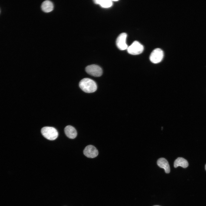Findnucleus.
Segmentation results:
<instances>
[{
    "label": "nucleus",
    "mask_w": 206,
    "mask_h": 206,
    "mask_svg": "<svg viewBox=\"0 0 206 206\" xmlns=\"http://www.w3.org/2000/svg\"><path fill=\"white\" fill-rule=\"evenodd\" d=\"M79 86L84 92L87 93L94 92L97 89L96 83L93 80L88 78L82 80L79 83Z\"/></svg>",
    "instance_id": "obj_1"
},
{
    "label": "nucleus",
    "mask_w": 206,
    "mask_h": 206,
    "mask_svg": "<svg viewBox=\"0 0 206 206\" xmlns=\"http://www.w3.org/2000/svg\"><path fill=\"white\" fill-rule=\"evenodd\" d=\"M41 132L44 137L49 140H55L58 136V133L57 130L52 127H43L41 129Z\"/></svg>",
    "instance_id": "obj_2"
},
{
    "label": "nucleus",
    "mask_w": 206,
    "mask_h": 206,
    "mask_svg": "<svg viewBox=\"0 0 206 206\" xmlns=\"http://www.w3.org/2000/svg\"><path fill=\"white\" fill-rule=\"evenodd\" d=\"M127 51L128 53L133 55L140 54L144 50L143 46L137 41H134L128 47Z\"/></svg>",
    "instance_id": "obj_3"
},
{
    "label": "nucleus",
    "mask_w": 206,
    "mask_h": 206,
    "mask_svg": "<svg viewBox=\"0 0 206 206\" xmlns=\"http://www.w3.org/2000/svg\"><path fill=\"white\" fill-rule=\"evenodd\" d=\"M164 56L163 51L161 49L157 48L154 50L150 56V61L154 64L160 62L162 60Z\"/></svg>",
    "instance_id": "obj_4"
},
{
    "label": "nucleus",
    "mask_w": 206,
    "mask_h": 206,
    "mask_svg": "<svg viewBox=\"0 0 206 206\" xmlns=\"http://www.w3.org/2000/svg\"><path fill=\"white\" fill-rule=\"evenodd\" d=\"M85 70L88 74L94 77H100L102 74V70L101 68L99 66L95 64L87 66Z\"/></svg>",
    "instance_id": "obj_5"
},
{
    "label": "nucleus",
    "mask_w": 206,
    "mask_h": 206,
    "mask_svg": "<svg viewBox=\"0 0 206 206\" xmlns=\"http://www.w3.org/2000/svg\"><path fill=\"white\" fill-rule=\"evenodd\" d=\"M127 34L123 33L118 37L116 40V44L117 47L120 50H124L128 48L126 43Z\"/></svg>",
    "instance_id": "obj_6"
},
{
    "label": "nucleus",
    "mask_w": 206,
    "mask_h": 206,
    "mask_svg": "<svg viewBox=\"0 0 206 206\" xmlns=\"http://www.w3.org/2000/svg\"><path fill=\"white\" fill-rule=\"evenodd\" d=\"M84 155L89 158H94L97 157L98 154V151L94 146L89 145L85 148L83 151Z\"/></svg>",
    "instance_id": "obj_7"
},
{
    "label": "nucleus",
    "mask_w": 206,
    "mask_h": 206,
    "mask_svg": "<svg viewBox=\"0 0 206 206\" xmlns=\"http://www.w3.org/2000/svg\"><path fill=\"white\" fill-rule=\"evenodd\" d=\"M66 135L69 138L74 139L77 135V132L75 128L70 125L66 126L64 128Z\"/></svg>",
    "instance_id": "obj_8"
},
{
    "label": "nucleus",
    "mask_w": 206,
    "mask_h": 206,
    "mask_svg": "<svg viewBox=\"0 0 206 206\" xmlns=\"http://www.w3.org/2000/svg\"><path fill=\"white\" fill-rule=\"evenodd\" d=\"M157 164L160 168L164 169L165 172L167 173H169L170 169L169 164L167 160L163 158H161L158 159Z\"/></svg>",
    "instance_id": "obj_9"
},
{
    "label": "nucleus",
    "mask_w": 206,
    "mask_h": 206,
    "mask_svg": "<svg viewBox=\"0 0 206 206\" xmlns=\"http://www.w3.org/2000/svg\"><path fill=\"white\" fill-rule=\"evenodd\" d=\"M41 8L44 12L48 13L53 9L54 5L52 2L49 0H46L42 3Z\"/></svg>",
    "instance_id": "obj_10"
},
{
    "label": "nucleus",
    "mask_w": 206,
    "mask_h": 206,
    "mask_svg": "<svg viewBox=\"0 0 206 206\" xmlns=\"http://www.w3.org/2000/svg\"><path fill=\"white\" fill-rule=\"evenodd\" d=\"M188 163L186 159L182 157H178L175 161L174 166L175 168L181 166L186 168L188 166Z\"/></svg>",
    "instance_id": "obj_11"
},
{
    "label": "nucleus",
    "mask_w": 206,
    "mask_h": 206,
    "mask_svg": "<svg viewBox=\"0 0 206 206\" xmlns=\"http://www.w3.org/2000/svg\"><path fill=\"white\" fill-rule=\"evenodd\" d=\"M94 3L99 4L104 8H108L111 7L112 4V0H95Z\"/></svg>",
    "instance_id": "obj_12"
},
{
    "label": "nucleus",
    "mask_w": 206,
    "mask_h": 206,
    "mask_svg": "<svg viewBox=\"0 0 206 206\" xmlns=\"http://www.w3.org/2000/svg\"><path fill=\"white\" fill-rule=\"evenodd\" d=\"M205 170H206V165H205Z\"/></svg>",
    "instance_id": "obj_13"
},
{
    "label": "nucleus",
    "mask_w": 206,
    "mask_h": 206,
    "mask_svg": "<svg viewBox=\"0 0 206 206\" xmlns=\"http://www.w3.org/2000/svg\"><path fill=\"white\" fill-rule=\"evenodd\" d=\"M159 206V205H154V206Z\"/></svg>",
    "instance_id": "obj_14"
}]
</instances>
